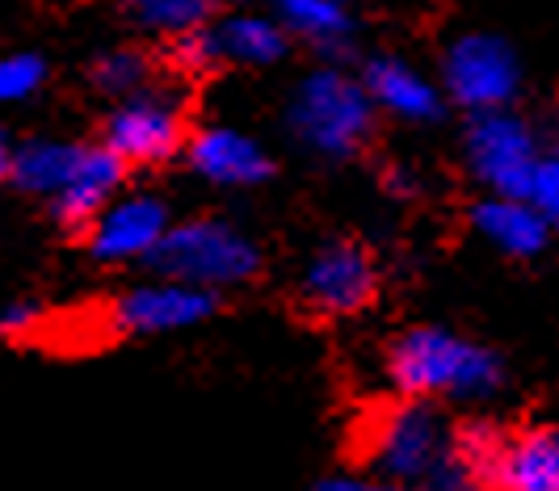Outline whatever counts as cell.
<instances>
[{"label":"cell","mask_w":559,"mask_h":491,"mask_svg":"<svg viewBox=\"0 0 559 491\" xmlns=\"http://www.w3.org/2000/svg\"><path fill=\"white\" fill-rule=\"evenodd\" d=\"M388 379L408 399H488L501 386V361L447 327H413L388 354Z\"/></svg>","instance_id":"1"},{"label":"cell","mask_w":559,"mask_h":491,"mask_svg":"<svg viewBox=\"0 0 559 491\" xmlns=\"http://www.w3.org/2000/svg\"><path fill=\"white\" fill-rule=\"evenodd\" d=\"M147 265L173 282L224 290L249 282L261 270V252L240 227L224 218H194V223H173L156 252L147 256Z\"/></svg>","instance_id":"2"},{"label":"cell","mask_w":559,"mask_h":491,"mask_svg":"<svg viewBox=\"0 0 559 491\" xmlns=\"http://www.w3.org/2000/svg\"><path fill=\"white\" fill-rule=\"evenodd\" d=\"M374 127V101L362 81L320 68L295 88L290 101V131L308 143L316 156L345 160L370 139Z\"/></svg>","instance_id":"3"},{"label":"cell","mask_w":559,"mask_h":491,"mask_svg":"<svg viewBox=\"0 0 559 491\" xmlns=\"http://www.w3.org/2000/svg\"><path fill=\"white\" fill-rule=\"evenodd\" d=\"M454 454V429L425 399L379 411L366 433V458L392 483H425Z\"/></svg>","instance_id":"4"},{"label":"cell","mask_w":559,"mask_h":491,"mask_svg":"<svg viewBox=\"0 0 559 491\" xmlns=\"http://www.w3.org/2000/svg\"><path fill=\"white\" fill-rule=\"evenodd\" d=\"M442 88L463 109L484 113V109H509V101L522 88V63L518 51L501 34L488 29H467L447 47L442 59Z\"/></svg>","instance_id":"5"},{"label":"cell","mask_w":559,"mask_h":491,"mask_svg":"<svg viewBox=\"0 0 559 491\" xmlns=\"http://www.w3.org/2000/svg\"><path fill=\"white\" fill-rule=\"evenodd\" d=\"M538 139L526 118L509 109H484L467 127V164L492 193L526 197L531 193L534 164H538Z\"/></svg>","instance_id":"6"},{"label":"cell","mask_w":559,"mask_h":491,"mask_svg":"<svg viewBox=\"0 0 559 491\" xmlns=\"http://www.w3.org/2000/svg\"><path fill=\"white\" fill-rule=\"evenodd\" d=\"M186 139V106L168 88H140L122 97L106 122V147L122 164H160Z\"/></svg>","instance_id":"7"},{"label":"cell","mask_w":559,"mask_h":491,"mask_svg":"<svg viewBox=\"0 0 559 491\" xmlns=\"http://www.w3.org/2000/svg\"><path fill=\"white\" fill-rule=\"evenodd\" d=\"M215 290H202L190 282H173L160 277L131 286L122 299L114 302L110 324L118 332H135V336H156V332H181V327H198L202 320L215 315Z\"/></svg>","instance_id":"8"},{"label":"cell","mask_w":559,"mask_h":491,"mask_svg":"<svg viewBox=\"0 0 559 491\" xmlns=\"http://www.w3.org/2000/svg\"><path fill=\"white\" fill-rule=\"evenodd\" d=\"M304 302L316 315H358L379 295V270L358 244H329L304 270Z\"/></svg>","instance_id":"9"},{"label":"cell","mask_w":559,"mask_h":491,"mask_svg":"<svg viewBox=\"0 0 559 491\" xmlns=\"http://www.w3.org/2000/svg\"><path fill=\"white\" fill-rule=\"evenodd\" d=\"M168 227H173V218L160 197H147V193L114 197L110 206L88 223V248L97 261H110V265L147 261L168 236Z\"/></svg>","instance_id":"10"},{"label":"cell","mask_w":559,"mask_h":491,"mask_svg":"<svg viewBox=\"0 0 559 491\" xmlns=\"http://www.w3.org/2000/svg\"><path fill=\"white\" fill-rule=\"evenodd\" d=\"M190 164L198 177H206L211 185H227V190H245V185H261L270 177V156L257 139L240 135L231 127H206L190 139Z\"/></svg>","instance_id":"11"},{"label":"cell","mask_w":559,"mask_h":491,"mask_svg":"<svg viewBox=\"0 0 559 491\" xmlns=\"http://www.w3.org/2000/svg\"><path fill=\"white\" fill-rule=\"evenodd\" d=\"M362 84L370 93L374 109L404 118V122H433L442 113V88L417 72L413 63L395 59V55H379L370 59L362 72Z\"/></svg>","instance_id":"12"},{"label":"cell","mask_w":559,"mask_h":491,"mask_svg":"<svg viewBox=\"0 0 559 491\" xmlns=\"http://www.w3.org/2000/svg\"><path fill=\"white\" fill-rule=\"evenodd\" d=\"M488 491H559L556 429H522L504 436L488 475Z\"/></svg>","instance_id":"13"},{"label":"cell","mask_w":559,"mask_h":491,"mask_svg":"<svg viewBox=\"0 0 559 491\" xmlns=\"http://www.w3.org/2000/svg\"><path fill=\"white\" fill-rule=\"evenodd\" d=\"M122 177H127V164L118 160L106 143L102 147H84L72 177H68V185L51 197V206L72 227L93 223L114 202V193L122 190Z\"/></svg>","instance_id":"14"},{"label":"cell","mask_w":559,"mask_h":491,"mask_svg":"<svg viewBox=\"0 0 559 491\" xmlns=\"http://www.w3.org/2000/svg\"><path fill=\"white\" fill-rule=\"evenodd\" d=\"M472 227L509 256H534L551 240V223L531 197H504V193H492L479 202L472 211Z\"/></svg>","instance_id":"15"},{"label":"cell","mask_w":559,"mask_h":491,"mask_svg":"<svg viewBox=\"0 0 559 491\" xmlns=\"http://www.w3.org/2000/svg\"><path fill=\"white\" fill-rule=\"evenodd\" d=\"M211 43L215 55L227 63H245V68H261L274 63L286 51V29L278 17L265 13H231L224 22H211Z\"/></svg>","instance_id":"16"},{"label":"cell","mask_w":559,"mask_h":491,"mask_svg":"<svg viewBox=\"0 0 559 491\" xmlns=\"http://www.w3.org/2000/svg\"><path fill=\"white\" fill-rule=\"evenodd\" d=\"M81 152L84 147H76V143L34 139V143H26V147L13 152L9 177H13L26 193L56 197V193L68 185V177H72V168H76V160H81Z\"/></svg>","instance_id":"17"},{"label":"cell","mask_w":559,"mask_h":491,"mask_svg":"<svg viewBox=\"0 0 559 491\" xmlns=\"http://www.w3.org/2000/svg\"><path fill=\"white\" fill-rule=\"evenodd\" d=\"M274 13H278L282 29L308 38L320 51H341L354 34L345 0H274Z\"/></svg>","instance_id":"18"},{"label":"cell","mask_w":559,"mask_h":491,"mask_svg":"<svg viewBox=\"0 0 559 491\" xmlns=\"http://www.w3.org/2000/svg\"><path fill=\"white\" fill-rule=\"evenodd\" d=\"M131 17L143 29H156V34H186V29L206 26L219 9V0H127Z\"/></svg>","instance_id":"19"},{"label":"cell","mask_w":559,"mask_h":491,"mask_svg":"<svg viewBox=\"0 0 559 491\" xmlns=\"http://www.w3.org/2000/svg\"><path fill=\"white\" fill-rule=\"evenodd\" d=\"M93 81H97L102 93L131 97V93H140L143 84H147V59H143L140 51H131V47L102 55V59H97V68H93Z\"/></svg>","instance_id":"20"},{"label":"cell","mask_w":559,"mask_h":491,"mask_svg":"<svg viewBox=\"0 0 559 491\" xmlns=\"http://www.w3.org/2000/svg\"><path fill=\"white\" fill-rule=\"evenodd\" d=\"M47 81V63L38 59V55H4L0 59V106H9V101H26L34 97L38 88Z\"/></svg>","instance_id":"21"},{"label":"cell","mask_w":559,"mask_h":491,"mask_svg":"<svg viewBox=\"0 0 559 491\" xmlns=\"http://www.w3.org/2000/svg\"><path fill=\"white\" fill-rule=\"evenodd\" d=\"M531 197L534 206L547 215L551 227H559V147L556 152H543L538 164H534V177H531Z\"/></svg>","instance_id":"22"},{"label":"cell","mask_w":559,"mask_h":491,"mask_svg":"<svg viewBox=\"0 0 559 491\" xmlns=\"http://www.w3.org/2000/svg\"><path fill=\"white\" fill-rule=\"evenodd\" d=\"M211 26V22H206ZM198 26V29H186V34H177V63L181 68H190V72H202V68H211V63H219V55H215V43H211V29Z\"/></svg>","instance_id":"23"},{"label":"cell","mask_w":559,"mask_h":491,"mask_svg":"<svg viewBox=\"0 0 559 491\" xmlns=\"http://www.w3.org/2000/svg\"><path fill=\"white\" fill-rule=\"evenodd\" d=\"M34 327H38V311L29 302H13L0 311V336H26Z\"/></svg>","instance_id":"24"},{"label":"cell","mask_w":559,"mask_h":491,"mask_svg":"<svg viewBox=\"0 0 559 491\" xmlns=\"http://www.w3.org/2000/svg\"><path fill=\"white\" fill-rule=\"evenodd\" d=\"M383 181H388V190H392L395 197H413V193H417V172H413V168H400V164H395V168H388Z\"/></svg>","instance_id":"25"},{"label":"cell","mask_w":559,"mask_h":491,"mask_svg":"<svg viewBox=\"0 0 559 491\" xmlns=\"http://www.w3.org/2000/svg\"><path fill=\"white\" fill-rule=\"evenodd\" d=\"M316 491H366V483H358V479H349V475H333V479L316 483Z\"/></svg>","instance_id":"26"},{"label":"cell","mask_w":559,"mask_h":491,"mask_svg":"<svg viewBox=\"0 0 559 491\" xmlns=\"http://www.w3.org/2000/svg\"><path fill=\"white\" fill-rule=\"evenodd\" d=\"M366 491H413V483H392V479H383V483H366Z\"/></svg>","instance_id":"27"},{"label":"cell","mask_w":559,"mask_h":491,"mask_svg":"<svg viewBox=\"0 0 559 491\" xmlns=\"http://www.w3.org/2000/svg\"><path fill=\"white\" fill-rule=\"evenodd\" d=\"M9 164H13V152H9V143H4V135H0V177L9 172Z\"/></svg>","instance_id":"28"}]
</instances>
